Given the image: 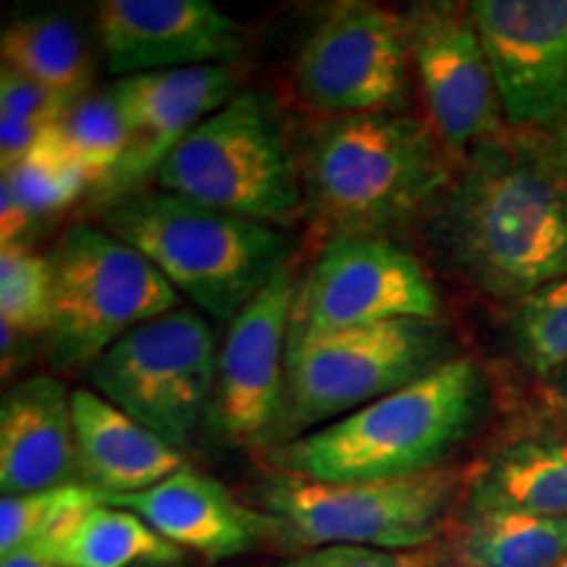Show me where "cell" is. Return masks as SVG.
I'll return each instance as SVG.
<instances>
[{
  "label": "cell",
  "mask_w": 567,
  "mask_h": 567,
  "mask_svg": "<svg viewBox=\"0 0 567 567\" xmlns=\"http://www.w3.org/2000/svg\"><path fill=\"white\" fill-rule=\"evenodd\" d=\"M551 145H555L559 161H563L565 166H567V122L559 124L557 130H555V134H551Z\"/></svg>",
  "instance_id": "cell-35"
},
{
  "label": "cell",
  "mask_w": 567,
  "mask_h": 567,
  "mask_svg": "<svg viewBox=\"0 0 567 567\" xmlns=\"http://www.w3.org/2000/svg\"><path fill=\"white\" fill-rule=\"evenodd\" d=\"M413 66L410 17L375 3H339L297 55V97L326 116L405 113Z\"/></svg>",
  "instance_id": "cell-10"
},
{
  "label": "cell",
  "mask_w": 567,
  "mask_h": 567,
  "mask_svg": "<svg viewBox=\"0 0 567 567\" xmlns=\"http://www.w3.org/2000/svg\"><path fill=\"white\" fill-rule=\"evenodd\" d=\"M155 187L268 226L292 218L305 203L300 163L258 92H239L197 124L161 163Z\"/></svg>",
  "instance_id": "cell-7"
},
{
  "label": "cell",
  "mask_w": 567,
  "mask_h": 567,
  "mask_svg": "<svg viewBox=\"0 0 567 567\" xmlns=\"http://www.w3.org/2000/svg\"><path fill=\"white\" fill-rule=\"evenodd\" d=\"M34 218L66 208L92 184L87 168L69 151L59 122L42 134L38 147L17 166L3 172Z\"/></svg>",
  "instance_id": "cell-25"
},
{
  "label": "cell",
  "mask_w": 567,
  "mask_h": 567,
  "mask_svg": "<svg viewBox=\"0 0 567 567\" xmlns=\"http://www.w3.org/2000/svg\"><path fill=\"white\" fill-rule=\"evenodd\" d=\"M297 289L300 281L289 260L226 326L208 413L210 425L226 442L239 446L271 442L284 408Z\"/></svg>",
  "instance_id": "cell-12"
},
{
  "label": "cell",
  "mask_w": 567,
  "mask_h": 567,
  "mask_svg": "<svg viewBox=\"0 0 567 567\" xmlns=\"http://www.w3.org/2000/svg\"><path fill=\"white\" fill-rule=\"evenodd\" d=\"M507 342L528 373L547 381L567 365V274L509 305Z\"/></svg>",
  "instance_id": "cell-24"
},
{
  "label": "cell",
  "mask_w": 567,
  "mask_h": 567,
  "mask_svg": "<svg viewBox=\"0 0 567 567\" xmlns=\"http://www.w3.org/2000/svg\"><path fill=\"white\" fill-rule=\"evenodd\" d=\"M434 555L425 549L392 551L334 544V547L300 551V555L287 559L281 567H434Z\"/></svg>",
  "instance_id": "cell-30"
},
{
  "label": "cell",
  "mask_w": 567,
  "mask_h": 567,
  "mask_svg": "<svg viewBox=\"0 0 567 567\" xmlns=\"http://www.w3.org/2000/svg\"><path fill=\"white\" fill-rule=\"evenodd\" d=\"M439 313L434 281L413 252L384 234L337 231L300 281L289 339Z\"/></svg>",
  "instance_id": "cell-11"
},
{
  "label": "cell",
  "mask_w": 567,
  "mask_h": 567,
  "mask_svg": "<svg viewBox=\"0 0 567 567\" xmlns=\"http://www.w3.org/2000/svg\"><path fill=\"white\" fill-rule=\"evenodd\" d=\"M216 360L208 318L179 305L113 342L90 365V384L182 452L210 413Z\"/></svg>",
  "instance_id": "cell-9"
},
{
  "label": "cell",
  "mask_w": 567,
  "mask_h": 567,
  "mask_svg": "<svg viewBox=\"0 0 567 567\" xmlns=\"http://www.w3.org/2000/svg\"><path fill=\"white\" fill-rule=\"evenodd\" d=\"M465 509L567 515V429L517 436L488 455L471 481Z\"/></svg>",
  "instance_id": "cell-20"
},
{
  "label": "cell",
  "mask_w": 567,
  "mask_h": 567,
  "mask_svg": "<svg viewBox=\"0 0 567 567\" xmlns=\"http://www.w3.org/2000/svg\"><path fill=\"white\" fill-rule=\"evenodd\" d=\"M71 103L74 97L42 87L9 66L0 69V118L6 122L55 124L66 116Z\"/></svg>",
  "instance_id": "cell-29"
},
{
  "label": "cell",
  "mask_w": 567,
  "mask_h": 567,
  "mask_svg": "<svg viewBox=\"0 0 567 567\" xmlns=\"http://www.w3.org/2000/svg\"><path fill=\"white\" fill-rule=\"evenodd\" d=\"M467 9L505 124L513 132H555L567 122V0H476Z\"/></svg>",
  "instance_id": "cell-14"
},
{
  "label": "cell",
  "mask_w": 567,
  "mask_h": 567,
  "mask_svg": "<svg viewBox=\"0 0 567 567\" xmlns=\"http://www.w3.org/2000/svg\"><path fill=\"white\" fill-rule=\"evenodd\" d=\"M24 551L55 567H166L184 557L179 547L155 534L140 515L109 505L105 496L97 505L66 517Z\"/></svg>",
  "instance_id": "cell-21"
},
{
  "label": "cell",
  "mask_w": 567,
  "mask_h": 567,
  "mask_svg": "<svg viewBox=\"0 0 567 567\" xmlns=\"http://www.w3.org/2000/svg\"><path fill=\"white\" fill-rule=\"evenodd\" d=\"M559 567H567V559H565V563H563V565H559Z\"/></svg>",
  "instance_id": "cell-37"
},
{
  "label": "cell",
  "mask_w": 567,
  "mask_h": 567,
  "mask_svg": "<svg viewBox=\"0 0 567 567\" xmlns=\"http://www.w3.org/2000/svg\"><path fill=\"white\" fill-rule=\"evenodd\" d=\"M410 40L431 130L452 163L507 132L492 63L467 6H421L410 13Z\"/></svg>",
  "instance_id": "cell-13"
},
{
  "label": "cell",
  "mask_w": 567,
  "mask_h": 567,
  "mask_svg": "<svg viewBox=\"0 0 567 567\" xmlns=\"http://www.w3.org/2000/svg\"><path fill=\"white\" fill-rule=\"evenodd\" d=\"M105 502L140 515L182 551L208 559L245 555L268 538H279L271 515L243 505L221 481L189 465L145 492L105 496Z\"/></svg>",
  "instance_id": "cell-17"
},
{
  "label": "cell",
  "mask_w": 567,
  "mask_h": 567,
  "mask_svg": "<svg viewBox=\"0 0 567 567\" xmlns=\"http://www.w3.org/2000/svg\"><path fill=\"white\" fill-rule=\"evenodd\" d=\"M103 502L87 484H63L34 494H6L0 499V557L30 549L80 509Z\"/></svg>",
  "instance_id": "cell-28"
},
{
  "label": "cell",
  "mask_w": 567,
  "mask_h": 567,
  "mask_svg": "<svg viewBox=\"0 0 567 567\" xmlns=\"http://www.w3.org/2000/svg\"><path fill=\"white\" fill-rule=\"evenodd\" d=\"M48 126L51 124L6 122V118H0V163H3V172H9L38 147Z\"/></svg>",
  "instance_id": "cell-31"
},
{
  "label": "cell",
  "mask_w": 567,
  "mask_h": 567,
  "mask_svg": "<svg viewBox=\"0 0 567 567\" xmlns=\"http://www.w3.org/2000/svg\"><path fill=\"white\" fill-rule=\"evenodd\" d=\"M431 124L408 113L326 118L300 163L305 195L337 231H375L425 216L452 179Z\"/></svg>",
  "instance_id": "cell-3"
},
{
  "label": "cell",
  "mask_w": 567,
  "mask_h": 567,
  "mask_svg": "<svg viewBox=\"0 0 567 567\" xmlns=\"http://www.w3.org/2000/svg\"><path fill=\"white\" fill-rule=\"evenodd\" d=\"M455 166L425 210L452 274L509 302L567 274V166L551 140L502 132Z\"/></svg>",
  "instance_id": "cell-1"
},
{
  "label": "cell",
  "mask_w": 567,
  "mask_h": 567,
  "mask_svg": "<svg viewBox=\"0 0 567 567\" xmlns=\"http://www.w3.org/2000/svg\"><path fill=\"white\" fill-rule=\"evenodd\" d=\"M488 408L486 373L473 358H455L334 423L268 446L266 457L276 473L326 484L417 476L446 465Z\"/></svg>",
  "instance_id": "cell-2"
},
{
  "label": "cell",
  "mask_w": 567,
  "mask_h": 567,
  "mask_svg": "<svg viewBox=\"0 0 567 567\" xmlns=\"http://www.w3.org/2000/svg\"><path fill=\"white\" fill-rule=\"evenodd\" d=\"M455 358L446 326L423 318L289 339L284 408L268 444L334 423Z\"/></svg>",
  "instance_id": "cell-5"
},
{
  "label": "cell",
  "mask_w": 567,
  "mask_h": 567,
  "mask_svg": "<svg viewBox=\"0 0 567 567\" xmlns=\"http://www.w3.org/2000/svg\"><path fill=\"white\" fill-rule=\"evenodd\" d=\"M103 221L195 310L226 326L292 260V243L274 226L161 189L116 200Z\"/></svg>",
  "instance_id": "cell-4"
},
{
  "label": "cell",
  "mask_w": 567,
  "mask_h": 567,
  "mask_svg": "<svg viewBox=\"0 0 567 567\" xmlns=\"http://www.w3.org/2000/svg\"><path fill=\"white\" fill-rule=\"evenodd\" d=\"M0 323L24 337H48L53 323V271L24 245L0 247Z\"/></svg>",
  "instance_id": "cell-27"
},
{
  "label": "cell",
  "mask_w": 567,
  "mask_h": 567,
  "mask_svg": "<svg viewBox=\"0 0 567 567\" xmlns=\"http://www.w3.org/2000/svg\"><path fill=\"white\" fill-rule=\"evenodd\" d=\"M460 492L463 473L442 465L408 478L350 484L276 473L258 499L274 517L279 542L302 551L334 544L417 551L442 534Z\"/></svg>",
  "instance_id": "cell-6"
},
{
  "label": "cell",
  "mask_w": 567,
  "mask_h": 567,
  "mask_svg": "<svg viewBox=\"0 0 567 567\" xmlns=\"http://www.w3.org/2000/svg\"><path fill=\"white\" fill-rule=\"evenodd\" d=\"M130 126V151L101 182L109 195L132 189L145 174H155L166 155L239 95L231 66H193L153 71L116 80L109 87Z\"/></svg>",
  "instance_id": "cell-16"
},
{
  "label": "cell",
  "mask_w": 567,
  "mask_h": 567,
  "mask_svg": "<svg viewBox=\"0 0 567 567\" xmlns=\"http://www.w3.org/2000/svg\"><path fill=\"white\" fill-rule=\"evenodd\" d=\"M97 40L118 80L231 66L245 53L243 27L210 0H105L97 6Z\"/></svg>",
  "instance_id": "cell-15"
},
{
  "label": "cell",
  "mask_w": 567,
  "mask_h": 567,
  "mask_svg": "<svg viewBox=\"0 0 567 567\" xmlns=\"http://www.w3.org/2000/svg\"><path fill=\"white\" fill-rule=\"evenodd\" d=\"M71 413L76 471L84 478L82 484L105 496L145 492L187 467L176 446L163 442L95 389H71Z\"/></svg>",
  "instance_id": "cell-19"
},
{
  "label": "cell",
  "mask_w": 567,
  "mask_h": 567,
  "mask_svg": "<svg viewBox=\"0 0 567 567\" xmlns=\"http://www.w3.org/2000/svg\"><path fill=\"white\" fill-rule=\"evenodd\" d=\"M137 567H155V565H137Z\"/></svg>",
  "instance_id": "cell-36"
},
{
  "label": "cell",
  "mask_w": 567,
  "mask_h": 567,
  "mask_svg": "<svg viewBox=\"0 0 567 567\" xmlns=\"http://www.w3.org/2000/svg\"><path fill=\"white\" fill-rule=\"evenodd\" d=\"M544 389H547V396L559 410H565L567 413V365L559 368L549 375L547 381H544Z\"/></svg>",
  "instance_id": "cell-33"
},
{
  "label": "cell",
  "mask_w": 567,
  "mask_h": 567,
  "mask_svg": "<svg viewBox=\"0 0 567 567\" xmlns=\"http://www.w3.org/2000/svg\"><path fill=\"white\" fill-rule=\"evenodd\" d=\"M3 66L30 76L66 97H82L90 87L92 61L84 34L61 13H40L6 27L0 38Z\"/></svg>",
  "instance_id": "cell-23"
},
{
  "label": "cell",
  "mask_w": 567,
  "mask_h": 567,
  "mask_svg": "<svg viewBox=\"0 0 567 567\" xmlns=\"http://www.w3.org/2000/svg\"><path fill=\"white\" fill-rule=\"evenodd\" d=\"M76 436L71 392L53 375L19 381L0 402V488L34 494L74 484Z\"/></svg>",
  "instance_id": "cell-18"
},
{
  "label": "cell",
  "mask_w": 567,
  "mask_h": 567,
  "mask_svg": "<svg viewBox=\"0 0 567 567\" xmlns=\"http://www.w3.org/2000/svg\"><path fill=\"white\" fill-rule=\"evenodd\" d=\"M0 567H55L45 559H40L32 551H13L9 557H0Z\"/></svg>",
  "instance_id": "cell-34"
},
{
  "label": "cell",
  "mask_w": 567,
  "mask_h": 567,
  "mask_svg": "<svg viewBox=\"0 0 567 567\" xmlns=\"http://www.w3.org/2000/svg\"><path fill=\"white\" fill-rule=\"evenodd\" d=\"M34 216L21 200L13 184L6 179L0 182V243L6 245H21V237L30 231Z\"/></svg>",
  "instance_id": "cell-32"
},
{
  "label": "cell",
  "mask_w": 567,
  "mask_h": 567,
  "mask_svg": "<svg viewBox=\"0 0 567 567\" xmlns=\"http://www.w3.org/2000/svg\"><path fill=\"white\" fill-rule=\"evenodd\" d=\"M69 151L87 168L92 184H101L130 151V126L113 92H84L59 122Z\"/></svg>",
  "instance_id": "cell-26"
},
{
  "label": "cell",
  "mask_w": 567,
  "mask_h": 567,
  "mask_svg": "<svg viewBox=\"0 0 567 567\" xmlns=\"http://www.w3.org/2000/svg\"><path fill=\"white\" fill-rule=\"evenodd\" d=\"M457 549L465 567H559L567 559V515L465 509Z\"/></svg>",
  "instance_id": "cell-22"
},
{
  "label": "cell",
  "mask_w": 567,
  "mask_h": 567,
  "mask_svg": "<svg viewBox=\"0 0 567 567\" xmlns=\"http://www.w3.org/2000/svg\"><path fill=\"white\" fill-rule=\"evenodd\" d=\"M53 271L51 363L92 365L134 326L179 308V292L109 229L76 224L48 255Z\"/></svg>",
  "instance_id": "cell-8"
}]
</instances>
